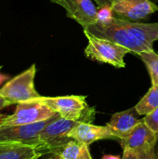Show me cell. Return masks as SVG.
<instances>
[{
    "label": "cell",
    "instance_id": "1",
    "mask_svg": "<svg viewBox=\"0 0 158 159\" xmlns=\"http://www.w3.org/2000/svg\"><path fill=\"white\" fill-rule=\"evenodd\" d=\"M83 30L116 43L137 55L153 50L154 43L158 40V22H139L114 17L106 22H96Z\"/></svg>",
    "mask_w": 158,
    "mask_h": 159
},
{
    "label": "cell",
    "instance_id": "2",
    "mask_svg": "<svg viewBox=\"0 0 158 159\" xmlns=\"http://www.w3.org/2000/svg\"><path fill=\"white\" fill-rule=\"evenodd\" d=\"M79 122L82 121L66 119L60 115L55 116L39 134L37 152L42 156L56 154L65 144L72 141L69 134Z\"/></svg>",
    "mask_w": 158,
    "mask_h": 159
},
{
    "label": "cell",
    "instance_id": "3",
    "mask_svg": "<svg viewBox=\"0 0 158 159\" xmlns=\"http://www.w3.org/2000/svg\"><path fill=\"white\" fill-rule=\"evenodd\" d=\"M86 96L71 95L61 97H39V102L47 104L61 117L82 122H91L95 118V109L89 107Z\"/></svg>",
    "mask_w": 158,
    "mask_h": 159
},
{
    "label": "cell",
    "instance_id": "4",
    "mask_svg": "<svg viewBox=\"0 0 158 159\" xmlns=\"http://www.w3.org/2000/svg\"><path fill=\"white\" fill-rule=\"evenodd\" d=\"M84 34L88 39V46L85 48V55L91 61L113 65L115 68H125V56L130 51L108 39L98 37L87 31Z\"/></svg>",
    "mask_w": 158,
    "mask_h": 159
},
{
    "label": "cell",
    "instance_id": "5",
    "mask_svg": "<svg viewBox=\"0 0 158 159\" xmlns=\"http://www.w3.org/2000/svg\"><path fill=\"white\" fill-rule=\"evenodd\" d=\"M36 74L35 64H32L27 70L7 81L0 89V96L9 105L33 101L41 97L34 87Z\"/></svg>",
    "mask_w": 158,
    "mask_h": 159
},
{
    "label": "cell",
    "instance_id": "6",
    "mask_svg": "<svg viewBox=\"0 0 158 159\" xmlns=\"http://www.w3.org/2000/svg\"><path fill=\"white\" fill-rule=\"evenodd\" d=\"M56 115L58 114L47 104L35 99L16 104L14 113L10 116H5L0 124L10 126L32 125L48 120Z\"/></svg>",
    "mask_w": 158,
    "mask_h": 159
},
{
    "label": "cell",
    "instance_id": "7",
    "mask_svg": "<svg viewBox=\"0 0 158 159\" xmlns=\"http://www.w3.org/2000/svg\"><path fill=\"white\" fill-rule=\"evenodd\" d=\"M52 118L25 126L0 124V143H22L33 145L37 149L39 145V134Z\"/></svg>",
    "mask_w": 158,
    "mask_h": 159
},
{
    "label": "cell",
    "instance_id": "8",
    "mask_svg": "<svg viewBox=\"0 0 158 159\" xmlns=\"http://www.w3.org/2000/svg\"><path fill=\"white\" fill-rule=\"evenodd\" d=\"M62 7L67 17L79 23L83 29L97 22L98 7L92 0H50Z\"/></svg>",
    "mask_w": 158,
    "mask_h": 159
},
{
    "label": "cell",
    "instance_id": "9",
    "mask_svg": "<svg viewBox=\"0 0 158 159\" xmlns=\"http://www.w3.org/2000/svg\"><path fill=\"white\" fill-rule=\"evenodd\" d=\"M112 8L122 19L138 20L158 11V6L151 0H115Z\"/></svg>",
    "mask_w": 158,
    "mask_h": 159
},
{
    "label": "cell",
    "instance_id": "10",
    "mask_svg": "<svg viewBox=\"0 0 158 159\" xmlns=\"http://www.w3.org/2000/svg\"><path fill=\"white\" fill-rule=\"evenodd\" d=\"M120 141L123 149L129 148L138 152L156 147L158 142V134L154 132L142 119L125 139Z\"/></svg>",
    "mask_w": 158,
    "mask_h": 159
},
{
    "label": "cell",
    "instance_id": "11",
    "mask_svg": "<svg viewBox=\"0 0 158 159\" xmlns=\"http://www.w3.org/2000/svg\"><path fill=\"white\" fill-rule=\"evenodd\" d=\"M69 137L86 145L107 139H115L107 126H95L88 122H79L70 132Z\"/></svg>",
    "mask_w": 158,
    "mask_h": 159
},
{
    "label": "cell",
    "instance_id": "12",
    "mask_svg": "<svg viewBox=\"0 0 158 159\" xmlns=\"http://www.w3.org/2000/svg\"><path fill=\"white\" fill-rule=\"evenodd\" d=\"M138 116L134 107L123 112H118L112 116L106 126L115 139L123 140L142 121V119L138 118Z\"/></svg>",
    "mask_w": 158,
    "mask_h": 159
},
{
    "label": "cell",
    "instance_id": "13",
    "mask_svg": "<svg viewBox=\"0 0 158 159\" xmlns=\"http://www.w3.org/2000/svg\"><path fill=\"white\" fill-rule=\"evenodd\" d=\"M42 157L33 145L22 143H0V159H39Z\"/></svg>",
    "mask_w": 158,
    "mask_h": 159
},
{
    "label": "cell",
    "instance_id": "14",
    "mask_svg": "<svg viewBox=\"0 0 158 159\" xmlns=\"http://www.w3.org/2000/svg\"><path fill=\"white\" fill-rule=\"evenodd\" d=\"M56 155H59L62 159H92L88 145L74 140L70 141Z\"/></svg>",
    "mask_w": 158,
    "mask_h": 159
},
{
    "label": "cell",
    "instance_id": "15",
    "mask_svg": "<svg viewBox=\"0 0 158 159\" xmlns=\"http://www.w3.org/2000/svg\"><path fill=\"white\" fill-rule=\"evenodd\" d=\"M135 110L139 116H147L158 108V86L152 85L147 93L135 105Z\"/></svg>",
    "mask_w": 158,
    "mask_h": 159
},
{
    "label": "cell",
    "instance_id": "16",
    "mask_svg": "<svg viewBox=\"0 0 158 159\" xmlns=\"http://www.w3.org/2000/svg\"><path fill=\"white\" fill-rule=\"evenodd\" d=\"M144 62L151 76L152 85L158 86V54L155 50L145 51L138 55Z\"/></svg>",
    "mask_w": 158,
    "mask_h": 159
},
{
    "label": "cell",
    "instance_id": "17",
    "mask_svg": "<svg viewBox=\"0 0 158 159\" xmlns=\"http://www.w3.org/2000/svg\"><path fill=\"white\" fill-rule=\"evenodd\" d=\"M144 123L156 134H158V108L143 117Z\"/></svg>",
    "mask_w": 158,
    "mask_h": 159
},
{
    "label": "cell",
    "instance_id": "18",
    "mask_svg": "<svg viewBox=\"0 0 158 159\" xmlns=\"http://www.w3.org/2000/svg\"><path fill=\"white\" fill-rule=\"evenodd\" d=\"M114 11L112 7H98V17L97 22H106L114 18Z\"/></svg>",
    "mask_w": 158,
    "mask_h": 159
},
{
    "label": "cell",
    "instance_id": "19",
    "mask_svg": "<svg viewBox=\"0 0 158 159\" xmlns=\"http://www.w3.org/2000/svg\"><path fill=\"white\" fill-rule=\"evenodd\" d=\"M138 154L139 159H157V155L156 153V147L147 148L136 152Z\"/></svg>",
    "mask_w": 158,
    "mask_h": 159
},
{
    "label": "cell",
    "instance_id": "20",
    "mask_svg": "<svg viewBox=\"0 0 158 159\" xmlns=\"http://www.w3.org/2000/svg\"><path fill=\"white\" fill-rule=\"evenodd\" d=\"M122 159H139L138 157V154L136 153V151L129 149V148H126L124 149V154Z\"/></svg>",
    "mask_w": 158,
    "mask_h": 159
},
{
    "label": "cell",
    "instance_id": "21",
    "mask_svg": "<svg viewBox=\"0 0 158 159\" xmlns=\"http://www.w3.org/2000/svg\"><path fill=\"white\" fill-rule=\"evenodd\" d=\"M94 1L97 3L98 7H112L115 0H94Z\"/></svg>",
    "mask_w": 158,
    "mask_h": 159
},
{
    "label": "cell",
    "instance_id": "22",
    "mask_svg": "<svg viewBox=\"0 0 158 159\" xmlns=\"http://www.w3.org/2000/svg\"><path fill=\"white\" fill-rule=\"evenodd\" d=\"M9 106V103L5 100V99H3L1 96H0V112L3 110V109H5V108H7V107H8ZM5 116H3V115H1L0 114V122L3 120V118H4Z\"/></svg>",
    "mask_w": 158,
    "mask_h": 159
},
{
    "label": "cell",
    "instance_id": "23",
    "mask_svg": "<svg viewBox=\"0 0 158 159\" xmlns=\"http://www.w3.org/2000/svg\"><path fill=\"white\" fill-rule=\"evenodd\" d=\"M102 159H122L119 156H113V155H104Z\"/></svg>",
    "mask_w": 158,
    "mask_h": 159
},
{
    "label": "cell",
    "instance_id": "24",
    "mask_svg": "<svg viewBox=\"0 0 158 159\" xmlns=\"http://www.w3.org/2000/svg\"><path fill=\"white\" fill-rule=\"evenodd\" d=\"M44 159H62L59 155L56 154H49V156H47L46 158Z\"/></svg>",
    "mask_w": 158,
    "mask_h": 159
},
{
    "label": "cell",
    "instance_id": "25",
    "mask_svg": "<svg viewBox=\"0 0 158 159\" xmlns=\"http://www.w3.org/2000/svg\"><path fill=\"white\" fill-rule=\"evenodd\" d=\"M2 69V65H0V70Z\"/></svg>",
    "mask_w": 158,
    "mask_h": 159
},
{
    "label": "cell",
    "instance_id": "26",
    "mask_svg": "<svg viewBox=\"0 0 158 159\" xmlns=\"http://www.w3.org/2000/svg\"><path fill=\"white\" fill-rule=\"evenodd\" d=\"M157 159H158V150H157Z\"/></svg>",
    "mask_w": 158,
    "mask_h": 159
}]
</instances>
